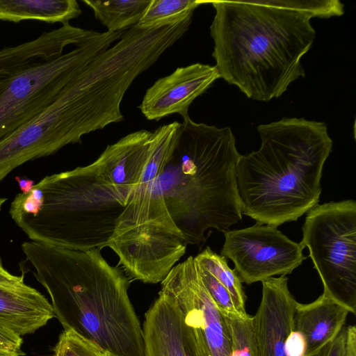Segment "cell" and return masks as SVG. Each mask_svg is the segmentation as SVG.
Instances as JSON below:
<instances>
[{"label": "cell", "instance_id": "6da1fadb", "mask_svg": "<svg viewBox=\"0 0 356 356\" xmlns=\"http://www.w3.org/2000/svg\"><path fill=\"white\" fill-rule=\"evenodd\" d=\"M211 3L212 56L220 78L248 98L280 97L305 76L302 57L312 46L313 17L344 13L337 0L202 1Z\"/></svg>", "mask_w": 356, "mask_h": 356}, {"label": "cell", "instance_id": "7a4b0ae2", "mask_svg": "<svg viewBox=\"0 0 356 356\" xmlns=\"http://www.w3.org/2000/svg\"><path fill=\"white\" fill-rule=\"evenodd\" d=\"M33 275L50 296L54 316L111 356H145L143 327L128 295L129 279L100 248L76 250L24 242Z\"/></svg>", "mask_w": 356, "mask_h": 356}, {"label": "cell", "instance_id": "3957f363", "mask_svg": "<svg viewBox=\"0 0 356 356\" xmlns=\"http://www.w3.org/2000/svg\"><path fill=\"white\" fill-rule=\"evenodd\" d=\"M240 156L229 127L184 117L152 193L153 213L168 212L186 244L204 243L211 228L225 232L242 219L236 181Z\"/></svg>", "mask_w": 356, "mask_h": 356}, {"label": "cell", "instance_id": "277c9868", "mask_svg": "<svg viewBox=\"0 0 356 356\" xmlns=\"http://www.w3.org/2000/svg\"><path fill=\"white\" fill-rule=\"evenodd\" d=\"M257 131L259 148L241 155L236 167L242 214L278 227L318 204L332 140L325 123L304 118H284Z\"/></svg>", "mask_w": 356, "mask_h": 356}, {"label": "cell", "instance_id": "5b68a950", "mask_svg": "<svg viewBox=\"0 0 356 356\" xmlns=\"http://www.w3.org/2000/svg\"><path fill=\"white\" fill-rule=\"evenodd\" d=\"M125 206L92 163L44 177L15 195L9 213L32 241L88 250L107 246Z\"/></svg>", "mask_w": 356, "mask_h": 356}, {"label": "cell", "instance_id": "8992f818", "mask_svg": "<svg viewBox=\"0 0 356 356\" xmlns=\"http://www.w3.org/2000/svg\"><path fill=\"white\" fill-rule=\"evenodd\" d=\"M124 31L98 33L72 51L49 55L0 85V140L51 104L70 82Z\"/></svg>", "mask_w": 356, "mask_h": 356}, {"label": "cell", "instance_id": "52a82bcc", "mask_svg": "<svg viewBox=\"0 0 356 356\" xmlns=\"http://www.w3.org/2000/svg\"><path fill=\"white\" fill-rule=\"evenodd\" d=\"M300 242L309 252L323 294L356 313V202L316 204L308 212Z\"/></svg>", "mask_w": 356, "mask_h": 356}, {"label": "cell", "instance_id": "ba28073f", "mask_svg": "<svg viewBox=\"0 0 356 356\" xmlns=\"http://www.w3.org/2000/svg\"><path fill=\"white\" fill-rule=\"evenodd\" d=\"M163 291L177 302L186 332L198 356H232L228 319L205 288L194 257L175 265L161 282Z\"/></svg>", "mask_w": 356, "mask_h": 356}, {"label": "cell", "instance_id": "9c48e42d", "mask_svg": "<svg viewBox=\"0 0 356 356\" xmlns=\"http://www.w3.org/2000/svg\"><path fill=\"white\" fill-rule=\"evenodd\" d=\"M223 233L221 255L234 262L241 282L248 284L291 274L307 259L304 245L289 239L277 227L257 223Z\"/></svg>", "mask_w": 356, "mask_h": 356}, {"label": "cell", "instance_id": "30bf717a", "mask_svg": "<svg viewBox=\"0 0 356 356\" xmlns=\"http://www.w3.org/2000/svg\"><path fill=\"white\" fill-rule=\"evenodd\" d=\"M185 241L165 229L143 225L112 237L106 247L119 258L121 268L134 280L161 282L184 255Z\"/></svg>", "mask_w": 356, "mask_h": 356}, {"label": "cell", "instance_id": "8fae6325", "mask_svg": "<svg viewBox=\"0 0 356 356\" xmlns=\"http://www.w3.org/2000/svg\"><path fill=\"white\" fill-rule=\"evenodd\" d=\"M219 78L216 66L194 63L179 67L146 90L138 108L149 120L158 121L174 113L184 118L188 115L193 102Z\"/></svg>", "mask_w": 356, "mask_h": 356}, {"label": "cell", "instance_id": "7c38bea8", "mask_svg": "<svg viewBox=\"0 0 356 356\" xmlns=\"http://www.w3.org/2000/svg\"><path fill=\"white\" fill-rule=\"evenodd\" d=\"M262 282V297L252 325L258 356H286L285 342L294 330L298 302L288 288L286 275Z\"/></svg>", "mask_w": 356, "mask_h": 356}, {"label": "cell", "instance_id": "4fadbf2b", "mask_svg": "<svg viewBox=\"0 0 356 356\" xmlns=\"http://www.w3.org/2000/svg\"><path fill=\"white\" fill-rule=\"evenodd\" d=\"M180 124L175 121L162 125L152 132L147 163L129 203L118 220L112 237L140 226L152 225V193L172 154Z\"/></svg>", "mask_w": 356, "mask_h": 356}, {"label": "cell", "instance_id": "5bb4252c", "mask_svg": "<svg viewBox=\"0 0 356 356\" xmlns=\"http://www.w3.org/2000/svg\"><path fill=\"white\" fill-rule=\"evenodd\" d=\"M152 131H137L108 145L93 162L100 177L113 186L127 205L149 154Z\"/></svg>", "mask_w": 356, "mask_h": 356}, {"label": "cell", "instance_id": "9a60e30c", "mask_svg": "<svg viewBox=\"0 0 356 356\" xmlns=\"http://www.w3.org/2000/svg\"><path fill=\"white\" fill-rule=\"evenodd\" d=\"M143 332L145 356H198L177 302L162 290L145 314Z\"/></svg>", "mask_w": 356, "mask_h": 356}, {"label": "cell", "instance_id": "2e32d148", "mask_svg": "<svg viewBox=\"0 0 356 356\" xmlns=\"http://www.w3.org/2000/svg\"><path fill=\"white\" fill-rule=\"evenodd\" d=\"M99 32L73 26L70 23L45 31L37 38L0 49V85L20 69L49 55H62L70 44L78 46Z\"/></svg>", "mask_w": 356, "mask_h": 356}, {"label": "cell", "instance_id": "e0dca14e", "mask_svg": "<svg viewBox=\"0 0 356 356\" xmlns=\"http://www.w3.org/2000/svg\"><path fill=\"white\" fill-rule=\"evenodd\" d=\"M54 317L51 304L35 289L0 285V327L23 336L32 334Z\"/></svg>", "mask_w": 356, "mask_h": 356}, {"label": "cell", "instance_id": "ac0fdd59", "mask_svg": "<svg viewBox=\"0 0 356 356\" xmlns=\"http://www.w3.org/2000/svg\"><path fill=\"white\" fill-rule=\"evenodd\" d=\"M350 312L341 304L322 293L309 304L298 302L293 319L307 343L305 356L316 353L343 329Z\"/></svg>", "mask_w": 356, "mask_h": 356}, {"label": "cell", "instance_id": "d6986e66", "mask_svg": "<svg viewBox=\"0 0 356 356\" xmlns=\"http://www.w3.org/2000/svg\"><path fill=\"white\" fill-rule=\"evenodd\" d=\"M81 13L76 0H0V21L3 22L31 19L63 25Z\"/></svg>", "mask_w": 356, "mask_h": 356}, {"label": "cell", "instance_id": "ffe728a7", "mask_svg": "<svg viewBox=\"0 0 356 356\" xmlns=\"http://www.w3.org/2000/svg\"><path fill=\"white\" fill-rule=\"evenodd\" d=\"M83 2L90 7L95 17L108 31H124L136 25L151 0H111Z\"/></svg>", "mask_w": 356, "mask_h": 356}, {"label": "cell", "instance_id": "44dd1931", "mask_svg": "<svg viewBox=\"0 0 356 356\" xmlns=\"http://www.w3.org/2000/svg\"><path fill=\"white\" fill-rule=\"evenodd\" d=\"M197 265L211 273L231 293L236 308L240 314H248L245 311L246 296L242 282L234 269L227 264V258L217 254L209 247L194 257Z\"/></svg>", "mask_w": 356, "mask_h": 356}, {"label": "cell", "instance_id": "7402d4cb", "mask_svg": "<svg viewBox=\"0 0 356 356\" xmlns=\"http://www.w3.org/2000/svg\"><path fill=\"white\" fill-rule=\"evenodd\" d=\"M201 4L200 0H151L136 26L148 29L178 21L192 15Z\"/></svg>", "mask_w": 356, "mask_h": 356}, {"label": "cell", "instance_id": "603a6c76", "mask_svg": "<svg viewBox=\"0 0 356 356\" xmlns=\"http://www.w3.org/2000/svg\"><path fill=\"white\" fill-rule=\"evenodd\" d=\"M53 353V356H111L101 346L72 329L60 333Z\"/></svg>", "mask_w": 356, "mask_h": 356}, {"label": "cell", "instance_id": "cb8c5ba5", "mask_svg": "<svg viewBox=\"0 0 356 356\" xmlns=\"http://www.w3.org/2000/svg\"><path fill=\"white\" fill-rule=\"evenodd\" d=\"M227 318L232 337V356H258L252 332V316L246 314Z\"/></svg>", "mask_w": 356, "mask_h": 356}, {"label": "cell", "instance_id": "d4e9b609", "mask_svg": "<svg viewBox=\"0 0 356 356\" xmlns=\"http://www.w3.org/2000/svg\"><path fill=\"white\" fill-rule=\"evenodd\" d=\"M197 267L205 288L219 311L226 317L243 316L237 311L234 299L227 289L208 270L198 265Z\"/></svg>", "mask_w": 356, "mask_h": 356}, {"label": "cell", "instance_id": "484cf974", "mask_svg": "<svg viewBox=\"0 0 356 356\" xmlns=\"http://www.w3.org/2000/svg\"><path fill=\"white\" fill-rule=\"evenodd\" d=\"M312 356H356L355 326H344L332 341Z\"/></svg>", "mask_w": 356, "mask_h": 356}, {"label": "cell", "instance_id": "4316f807", "mask_svg": "<svg viewBox=\"0 0 356 356\" xmlns=\"http://www.w3.org/2000/svg\"><path fill=\"white\" fill-rule=\"evenodd\" d=\"M307 343L304 336L298 330H292L285 342L286 356H305Z\"/></svg>", "mask_w": 356, "mask_h": 356}, {"label": "cell", "instance_id": "83f0119b", "mask_svg": "<svg viewBox=\"0 0 356 356\" xmlns=\"http://www.w3.org/2000/svg\"><path fill=\"white\" fill-rule=\"evenodd\" d=\"M22 343L23 340L21 336L0 327V348L22 356L24 355L22 350Z\"/></svg>", "mask_w": 356, "mask_h": 356}, {"label": "cell", "instance_id": "f1b7e54d", "mask_svg": "<svg viewBox=\"0 0 356 356\" xmlns=\"http://www.w3.org/2000/svg\"><path fill=\"white\" fill-rule=\"evenodd\" d=\"M24 273L20 275H15L8 272L3 266L0 258V285L8 287H19L25 284Z\"/></svg>", "mask_w": 356, "mask_h": 356}, {"label": "cell", "instance_id": "f546056e", "mask_svg": "<svg viewBox=\"0 0 356 356\" xmlns=\"http://www.w3.org/2000/svg\"><path fill=\"white\" fill-rule=\"evenodd\" d=\"M15 179L23 194L29 193L35 185V181L27 177H16Z\"/></svg>", "mask_w": 356, "mask_h": 356}, {"label": "cell", "instance_id": "4dcf8cb0", "mask_svg": "<svg viewBox=\"0 0 356 356\" xmlns=\"http://www.w3.org/2000/svg\"><path fill=\"white\" fill-rule=\"evenodd\" d=\"M0 356H20L19 355L0 348Z\"/></svg>", "mask_w": 356, "mask_h": 356}, {"label": "cell", "instance_id": "1f68e13d", "mask_svg": "<svg viewBox=\"0 0 356 356\" xmlns=\"http://www.w3.org/2000/svg\"><path fill=\"white\" fill-rule=\"evenodd\" d=\"M8 200L7 198L6 197H0V212L1 211V208L3 205V204Z\"/></svg>", "mask_w": 356, "mask_h": 356}]
</instances>
